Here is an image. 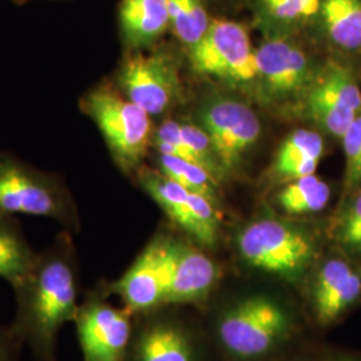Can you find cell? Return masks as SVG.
<instances>
[{"mask_svg": "<svg viewBox=\"0 0 361 361\" xmlns=\"http://www.w3.org/2000/svg\"><path fill=\"white\" fill-rule=\"evenodd\" d=\"M337 243L352 253H361V190L340 214L336 224Z\"/></svg>", "mask_w": 361, "mask_h": 361, "instance_id": "26", "label": "cell"}, {"mask_svg": "<svg viewBox=\"0 0 361 361\" xmlns=\"http://www.w3.org/2000/svg\"><path fill=\"white\" fill-rule=\"evenodd\" d=\"M180 135L194 164L205 169L219 183L224 180L225 176L219 166L217 155L207 131L200 125L197 126L190 123H180Z\"/></svg>", "mask_w": 361, "mask_h": 361, "instance_id": "25", "label": "cell"}, {"mask_svg": "<svg viewBox=\"0 0 361 361\" xmlns=\"http://www.w3.org/2000/svg\"><path fill=\"white\" fill-rule=\"evenodd\" d=\"M168 235H154L118 280L106 283L109 293L119 297L134 316L166 307Z\"/></svg>", "mask_w": 361, "mask_h": 361, "instance_id": "14", "label": "cell"}, {"mask_svg": "<svg viewBox=\"0 0 361 361\" xmlns=\"http://www.w3.org/2000/svg\"><path fill=\"white\" fill-rule=\"evenodd\" d=\"M341 140L345 153V188L350 190L361 185V113Z\"/></svg>", "mask_w": 361, "mask_h": 361, "instance_id": "27", "label": "cell"}, {"mask_svg": "<svg viewBox=\"0 0 361 361\" xmlns=\"http://www.w3.org/2000/svg\"><path fill=\"white\" fill-rule=\"evenodd\" d=\"M331 200V188L316 174L289 180L276 194L274 202L289 217L320 213Z\"/></svg>", "mask_w": 361, "mask_h": 361, "instance_id": "22", "label": "cell"}, {"mask_svg": "<svg viewBox=\"0 0 361 361\" xmlns=\"http://www.w3.org/2000/svg\"><path fill=\"white\" fill-rule=\"evenodd\" d=\"M304 289L314 323L328 326L360 300V271L353 269L344 258H326L313 268Z\"/></svg>", "mask_w": 361, "mask_h": 361, "instance_id": "16", "label": "cell"}, {"mask_svg": "<svg viewBox=\"0 0 361 361\" xmlns=\"http://www.w3.org/2000/svg\"><path fill=\"white\" fill-rule=\"evenodd\" d=\"M116 86L152 118L169 113L183 95L174 56L157 44L128 51L118 68Z\"/></svg>", "mask_w": 361, "mask_h": 361, "instance_id": "6", "label": "cell"}, {"mask_svg": "<svg viewBox=\"0 0 361 361\" xmlns=\"http://www.w3.org/2000/svg\"><path fill=\"white\" fill-rule=\"evenodd\" d=\"M252 6L258 25L277 37L313 25L320 0H252Z\"/></svg>", "mask_w": 361, "mask_h": 361, "instance_id": "20", "label": "cell"}, {"mask_svg": "<svg viewBox=\"0 0 361 361\" xmlns=\"http://www.w3.org/2000/svg\"><path fill=\"white\" fill-rule=\"evenodd\" d=\"M22 348L8 328H0V361H19Z\"/></svg>", "mask_w": 361, "mask_h": 361, "instance_id": "28", "label": "cell"}, {"mask_svg": "<svg viewBox=\"0 0 361 361\" xmlns=\"http://www.w3.org/2000/svg\"><path fill=\"white\" fill-rule=\"evenodd\" d=\"M247 269L283 284L304 288L319 262V243L307 226L274 214L246 222L234 238Z\"/></svg>", "mask_w": 361, "mask_h": 361, "instance_id": "3", "label": "cell"}, {"mask_svg": "<svg viewBox=\"0 0 361 361\" xmlns=\"http://www.w3.org/2000/svg\"><path fill=\"white\" fill-rule=\"evenodd\" d=\"M323 154L324 140L319 133L296 130L281 143L273 162V176L277 180L289 182L316 174Z\"/></svg>", "mask_w": 361, "mask_h": 361, "instance_id": "18", "label": "cell"}, {"mask_svg": "<svg viewBox=\"0 0 361 361\" xmlns=\"http://www.w3.org/2000/svg\"><path fill=\"white\" fill-rule=\"evenodd\" d=\"M326 361H361V359L356 356H349V355H341V356H336Z\"/></svg>", "mask_w": 361, "mask_h": 361, "instance_id": "30", "label": "cell"}, {"mask_svg": "<svg viewBox=\"0 0 361 361\" xmlns=\"http://www.w3.org/2000/svg\"><path fill=\"white\" fill-rule=\"evenodd\" d=\"M313 25L343 51H361V0H320Z\"/></svg>", "mask_w": 361, "mask_h": 361, "instance_id": "19", "label": "cell"}, {"mask_svg": "<svg viewBox=\"0 0 361 361\" xmlns=\"http://www.w3.org/2000/svg\"><path fill=\"white\" fill-rule=\"evenodd\" d=\"M73 233H59L32 269L13 289L15 316L10 332L37 361H56L58 338L74 323L80 304L79 264Z\"/></svg>", "mask_w": 361, "mask_h": 361, "instance_id": "1", "label": "cell"}, {"mask_svg": "<svg viewBox=\"0 0 361 361\" xmlns=\"http://www.w3.org/2000/svg\"><path fill=\"white\" fill-rule=\"evenodd\" d=\"M360 271V274H361V268H360V271Z\"/></svg>", "mask_w": 361, "mask_h": 361, "instance_id": "32", "label": "cell"}, {"mask_svg": "<svg viewBox=\"0 0 361 361\" xmlns=\"http://www.w3.org/2000/svg\"><path fill=\"white\" fill-rule=\"evenodd\" d=\"M222 279L219 264L205 252L168 235L166 307L200 304L213 295Z\"/></svg>", "mask_w": 361, "mask_h": 361, "instance_id": "15", "label": "cell"}, {"mask_svg": "<svg viewBox=\"0 0 361 361\" xmlns=\"http://www.w3.org/2000/svg\"><path fill=\"white\" fill-rule=\"evenodd\" d=\"M200 126L207 131L224 176L241 166L261 135V122L247 104L229 97L213 98L200 110Z\"/></svg>", "mask_w": 361, "mask_h": 361, "instance_id": "10", "label": "cell"}, {"mask_svg": "<svg viewBox=\"0 0 361 361\" xmlns=\"http://www.w3.org/2000/svg\"><path fill=\"white\" fill-rule=\"evenodd\" d=\"M305 113L326 133L343 138L361 113V90L352 71L329 61L314 73L302 97Z\"/></svg>", "mask_w": 361, "mask_h": 361, "instance_id": "12", "label": "cell"}, {"mask_svg": "<svg viewBox=\"0 0 361 361\" xmlns=\"http://www.w3.org/2000/svg\"><path fill=\"white\" fill-rule=\"evenodd\" d=\"M126 361H201L190 326L164 307L135 316Z\"/></svg>", "mask_w": 361, "mask_h": 361, "instance_id": "13", "label": "cell"}, {"mask_svg": "<svg viewBox=\"0 0 361 361\" xmlns=\"http://www.w3.org/2000/svg\"><path fill=\"white\" fill-rule=\"evenodd\" d=\"M79 104L101 131L116 165L125 173L138 171L154 141L152 116L110 83L85 92Z\"/></svg>", "mask_w": 361, "mask_h": 361, "instance_id": "4", "label": "cell"}, {"mask_svg": "<svg viewBox=\"0 0 361 361\" xmlns=\"http://www.w3.org/2000/svg\"><path fill=\"white\" fill-rule=\"evenodd\" d=\"M13 3H16V4H25V3H28V1H32V0H13Z\"/></svg>", "mask_w": 361, "mask_h": 361, "instance_id": "31", "label": "cell"}, {"mask_svg": "<svg viewBox=\"0 0 361 361\" xmlns=\"http://www.w3.org/2000/svg\"><path fill=\"white\" fill-rule=\"evenodd\" d=\"M0 213L54 219L65 231L79 232L74 195L63 178L0 153Z\"/></svg>", "mask_w": 361, "mask_h": 361, "instance_id": "5", "label": "cell"}, {"mask_svg": "<svg viewBox=\"0 0 361 361\" xmlns=\"http://www.w3.org/2000/svg\"><path fill=\"white\" fill-rule=\"evenodd\" d=\"M213 329L228 359L268 361L290 344L300 325L289 301L269 290H252L229 300Z\"/></svg>", "mask_w": 361, "mask_h": 361, "instance_id": "2", "label": "cell"}, {"mask_svg": "<svg viewBox=\"0 0 361 361\" xmlns=\"http://www.w3.org/2000/svg\"><path fill=\"white\" fill-rule=\"evenodd\" d=\"M118 20L128 50L150 49L170 30L168 0H121Z\"/></svg>", "mask_w": 361, "mask_h": 361, "instance_id": "17", "label": "cell"}, {"mask_svg": "<svg viewBox=\"0 0 361 361\" xmlns=\"http://www.w3.org/2000/svg\"><path fill=\"white\" fill-rule=\"evenodd\" d=\"M38 258L13 216L0 213V279L15 288L20 284Z\"/></svg>", "mask_w": 361, "mask_h": 361, "instance_id": "21", "label": "cell"}, {"mask_svg": "<svg viewBox=\"0 0 361 361\" xmlns=\"http://www.w3.org/2000/svg\"><path fill=\"white\" fill-rule=\"evenodd\" d=\"M159 171L190 193L200 194L219 205V182L205 169L171 155L158 154Z\"/></svg>", "mask_w": 361, "mask_h": 361, "instance_id": "24", "label": "cell"}, {"mask_svg": "<svg viewBox=\"0 0 361 361\" xmlns=\"http://www.w3.org/2000/svg\"><path fill=\"white\" fill-rule=\"evenodd\" d=\"M107 284H98L80 300L74 320L83 361H126L135 316L116 307Z\"/></svg>", "mask_w": 361, "mask_h": 361, "instance_id": "7", "label": "cell"}, {"mask_svg": "<svg viewBox=\"0 0 361 361\" xmlns=\"http://www.w3.org/2000/svg\"><path fill=\"white\" fill-rule=\"evenodd\" d=\"M170 31L186 50L205 35L212 16L205 0H168Z\"/></svg>", "mask_w": 361, "mask_h": 361, "instance_id": "23", "label": "cell"}, {"mask_svg": "<svg viewBox=\"0 0 361 361\" xmlns=\"http://www.w3.org/2000/svg\"><path fill=\"white\" fill-rule=\"evenodd\" d=\"M188 56L197 74L234 86L256 80V49L246 27L240 22L213 18L205 35L188 50Z\"/></svg>", "mask_w": 361, "mask_h": 361, "instance_id": "8", "label": "cell"}, {"mask_svg": "<svg viewBox=\"0 0 361 361\" xmlns=\"http://www.w3.org/2000/svg\"><path fill=\"white\" fill-rule=\"evenodd\" d=\"M255 85L267 104H280L304 97L314 77L310 56L290 35L269 37L256 49Z\"/></svg>", "mask_w": 361, "mask_h": 361, "instance_id": "9", "label": "cell"}, {"mask_svg": "<svg viewBox=\"0 0 361 361\" xmlns=\"http://www.w3.org/2000/svg\"><path fill=\"white\" fill-rule=\"evenodd\" d=\"M137 177L143 190L180 231L204 247L216 245L221 225L217 204L204 195L190 193L159 170L141 168Z\"/></svg>", "mask_w": 361, "mask_h": 361, "instance_id": "11", "label": "cell"}, {"mask_svg": "<svg viewBox=\"0 0 361 361\" xmlns=\"http://www.w3.org/2000/svg\"><path fill=\"white\" fill-rule=\"evenodd\" d=\"M274 361H317V359H316V357H313V356H310V355H296V356L284 357V359H280V360Z\"/></svg>", "mask_w": 361, "mask_h": 361, "instance_id": "29", "label": "cell"}]
</instances>
